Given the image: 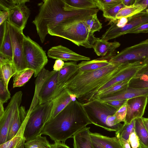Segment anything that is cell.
<instances>
[{"instance_id": "obj_35", "label": "cell", "mask_w": 148, "mask_h": 148, "mask_svg": "<svg viewBox=\"0 0 148 148\" xmlns=\"http://www.w3.org/2000/svg\"><path fill=\"white\" fill-rule=\"evenodd\" d=\"M135 130V120H133L129 123H124L122 126L115 132V136L118 138H122L128 141L130 135Z\"/></svg>"}, {"instance_id": "obj_3", "label": "cell", "mask_w": 148, "mask_h": 148, "mask_svg": "<svg viewBox=\"0 0 148 148\" xmlns=\"http://www.w3.org/2000/svg\"><path fill=\"white\" fill-rule=\"evenodd\" d=\"M38 14L32 23L35 25L41 42L43 43L48 30L58 23L75 16L97 13V9L67 11L63 0H44L40 4Z\"/></svg>"}, {"instance_id": "obj_49", "label": "cell", "mask_w": 148, "mask_h": 148, "mask_svg": "<svg viewBox=\"0 0 148 148\" xmlns=\"http://www.w3.org/2000/svg\"><path fill=\"white\" fill-rule=\"evenodd\" d=\"M143 75L148 76V64H146L141 68L138 72L135 77H139Z\"/></svg>"}, {"instance_id": "obj_26", "label": "cell", "mask_w": 148, "mask_h": 148, "mask_svg": "<svg viewBox=\"0 0 148 148\" xmlns=\"http://www.w3.org/2000/svg\"><path fill=\"white\" fill-rule=\"evenodd\" d=\"M142 118L134 119L135 131L139 141L138 148H148V132Z\"/></svg>"}, {"instance_id": "obj_47", "label": "cell", "mask_w": 148, "mask_h": 148, "mask_svg": "<svg viewBox=\"0 0 148 148\" xmlns=\"http://www.w3.org/2000/svg\"><path fill=\"white\" fill-rule=\"evenodd\" d=\"M128 22V18L123 17L117 19L116 21V24L117 27L122 28L124 27Z\"/></svg>"}, {"instance_id": "obj_23", "label": "cell", "mask_w": 148, "mask_h": 148, "mask_svg": "<svg viewBox=\"0 0 148 148\" xmlns=\"http://www.w3.org/2000/svg\"><path fill=\"white\" fill-rule=\"evenodd\" d=\"M52 100L53 108L50 120L55 117L71 101L69 93L65 89Z\"/></svg>"}, {"instance_id": "obj_53", "label": "cell", "mask_w": 148, "mask_h": 148, "mask_svg": "<svg viewBox=\"0 0 148 148\" xmlns=\"http://www.w3.org/2000/svg\"><path fill=\"white\" fill-rule=\"evenodd\" d=\"M134 4L146 6L148 8V0H135Z\"/></svg>"}, {"instance_id": "obj_30", "label": "cell", "mask_w": 148, "mask_h": 148, "mask_svg": "<svg viewBox=\"0 0 148 148\" xmlns=\"http://www.w3.org/2000/svg\"><path fill=\"white\" fill-rule=\"evenodd\" d=\"M23 130L22 126L14 138L0 144V148H25V143L26 141L23 135Z\"/></svg>"}, {"instance_id": "obj_31", "label": "cell", "mask_w": 148, "mask_h": 148, "mask_svg": "<svg viewBox=\"0 0 148 148\" xmlns=\"http://www.w3.org/2000/svg\"><path fill=\"white\" fill-rule=\"evenodd\" d=\"M0 77L5 86L8 88L10 79L16 73V69L13 63L8 64L0 67Z\"/></svg>"}, {"instance_id": "obj_38", "label": "cell", "mask_w": 148, "mask_h": 148, "mask_svg": "<svg viewBox=\"0 0 148 148\" xmlns=\"http://www.w3.org/2000/svg\"><path fill=\"white\" fill-rule=\"evenodd\" d=\"M125 7L122 3L112 8L103 12V15L105 18L110 19L111 21L115 22L117 20L116 18V14Z\"/></svg>"}, {"instance_id": "obj_16", "label": "cell", "mask_w": 148, "mask_h": 148, "mask_svg": "<svg viewBox=\"0 0 148 148\" xmlns=\"http://www.w3.org/2000/svg\"><path fill=\"white\" fill-rule=\"evenodd\" d=\"M58 71L56 72L45 82L40 92L39 104L52 100L58 85L57 77Z\"/></svg>"}, {"instance_id": "obj_46", "label": "cell", "mask_w": 148, "mask_h": 148, "mask_svg": "<svg viewBox=\"0 0 148 148\" xmlns=\"http://www.w3.org/2000/svg\"><path fill=\"white\" fill-rule=\"evenodd\" d=\"M64 64V61L60 59H57L55 62L53 66L54 71L57 72L60 71L63 67Z\"/></svg>"}, {"instance_id": "obj_42", "label": "cell", "mask_w": 148, "mask_h": 148, "mask_svg": "<svg viewBox=\"0 0 148 148\" xmlns=\"http://www.w3.org/2000/svg\"><path fill=\"white\" fill-rule=\"evenodd\" d=\"M128 142L132 148H138L140 145L139 141L135 130L130 135Z\"/></svg>"}, {"instance_id": "obj_52", "label": "cell", "mask_w": 148, "mask_h": 148, "mask_svg": "<svg viewBox=\"0 0 148 148\" xmlns=\"http://www.w3.org/2000/svg\"><path fill=\"white\" fill-rule=\"evenodd\" d=\"M135 0H122V3L125 6H128L133 5Z\"/></svg>"}, {"instance_id": "obj_40", "label": "cell", "mask_w": 148, "mask_h": 148, "mask_svg": "<svg viewBox=\"0 0 148 148\" xmlns=\"http://www.w3.org/2000/svg\"><path fill=\"white\" fill-rule=\"evenodd\" d=\"M10 93L4 85L2 80L0 79V102L3 103H6L11 98Z\"/></svg>"}, {"instance_id": "obj_43", "label": "cell", "mask_w": 148, "mask_h": 148, "mask_svg": "<svg viewBox=\"0 0 148 148\" xmlns=\"http://www.w3.org/2000/svg\"><path fill=\"white\" fill-rule=\"evenodd\" d=\"M148 32V22L143 24L129 32L128 34H138Z\"/></svg>"}, {"instance_id": "obj_10", "label": "cell", "mask_w": 148, "mask_h": 148, "mask_svg": "<svg viewBox=\"0 0 148 148\" xmlns=\"http://www.w3.org/2000/svg\"><path fill=\"white\" fill-rule=\"evenodd\" d=\"M8 22L12 45L13 63L17 74L28 69L24 52L23 42L25 35L23 31Z\"/></svg>"}, {"instance_id": "obj_45", "label": "cell", "mask_w": 148, "mask_h": 148, "mask_svg": "<svg viewBox=\"0 0 148 148\" xmlns=\"http://www.w3.org/2000/svg\"><path fill=\"white\" fill-rule=\"evenodd\" d=\"M11 63H13L12 60L0 53V67Z\"/></svg>"}, {"instance_id": "obj_48", "label": "cell", "mask_w": 148, "mask_h": 148, "mask_svg": "<svg viewBox=\"0 0 148 148\" xmlns=\"http://www.w3.org/2000/svg\"><path fill=\"white\" fill-rule=\"evenodd\" d=\"M9 13L8 11L0 10V25L2 24L8 17Z\"/></svg>"}, {"instance_id": "obj_54", "label": "cell", "mask_w": 148, "mask_h": 148, "mask_svg": "<svg viewBox=\"0 0 148 148\" xmlns=\"http://www.w3.org/2000/svg\"><path fill=\"white\" fill-rule=\"evenodd\" d=\"M3 104V103L0 102V117L3 115L5 111Z\"/></svg>"}, {"instance_id": "obj_4", "label": "cell", "mask_w": 148, "mask_h": 148, "mask_svg": "<svg viewBox=\"0 0 148 148\" xmlns=\"http://www.w3.org/2000/svg\"><path fill=\"white\" fill-rule=\"evenodd\" d=\"M94 14L78 16L64 20L48 30V34L69 40L78 46L92 48L97 38L89 32L84 21Z\"/></svg>"}, {"instance_id": "obj_27", "label": "cell", "mask_w": 148, "mask_h": 148, "mask_svg": "<svg viewBox=\"0 0 148 148\" xmlns=\"http://www.w3.org/2000/svg\"><path fill=\"white\" fill-rule=\"evenodd\" d=\"M111 64L104 59H95L91 60L82 61L78 64V70L86 71H94L107 66Z\"/></svg>"}, {"instance_id": "obj_29", "label": "cell", "mask_w": 148, "mask_h": 148, "mask_svg": "<svg viewBox=\"0 0 148 148\" xmlns=\"http://www.w3.org/2000/svg\"><path fill=\"white\" fill-rule=\"evenodd\" d=\"M130 80L121 82L114 85L99 94L95 95L92 100L95 99H100L118 93L122 90L128 86V83Z\"/></svg>"}, {"instance_id": "obj_24", "label": "cell", "mask_w": 148, "mask_h": 148, "mask_svg": "<svg viewBox=\"0 0 148 148\" xmlns=\"http://www.w3.org/2000/svg\"><path fill=\"white\" fill-rule=\"evenodd\" d=\"M4 33L0 42V53L13 60L12 41L7 20L4 23Z\"/></svg>"}, {"instance_id": "obj_22", "label": "cell", "mask_w": 148, "mask_h": 148, "mask_svg": "<svg viewBox=\"0 0 148 148\" xmlns=\"http://www.w3.org/2000/svg\"><path fill=\"white\" fill-rule=\"evenodd\" d=\"M90 128L85 127L73 136V148H94L90 135Z\"/></svg>"}, {"instance_id": "obj_8", "label": "cell", "mask_w": 148, "mask_h": 148, "mask_svg": "<svg viewBox=\"0 0 148 148\" xmlns=\"http://www.w3.org/2000/svg\"><path fill=\"white\" fill-rule=\"evenodd\" d=\"M83 106L92 124L111 131L106 120L108 116L115 114L116 108L97 99L83 103Z\"/></svg>"}, {"instance_id": "obj_34", "label": "cell", "mask_w": 148, "mask_h": 148, "mask_svg": "<svg viewBox=\"0 0 148 148\" xmlns=\"http://www.w3.org/2000/svg\"><path fill=\"white\" fill-rule=\"evenodd\" d=\"M22 125V123L19 109L16 112L11 122L9 130L7 141L12 138L17 134L21 129Z\"/></svg>"}, {"instance_id": "obj_5", "label": "cell", "mask_w": 148, "mask_h": 148, "mask_svg": "<svg viewBox=\"0 0 148 148\" xmlns=\"http://www.w3.org/2000/svg\"><path fill=\"white\" fill-rule=\"evenodd\" d=\"M53 101L38 104L22 124L23 135L26 140H32L40 134L45 125L51 119Z\"/></svg>"}, {"instance_id": "obj_37", "label": "cell", "mask_w": 148, "mask_h": 148, "mask_svg": "<svg viewBox=\"0 0 148 148\" xmlns=\"http://www.w3.org/2000/svg\"><path fill=\"white\" fill-rule=\"evenodd\" d=\"M95 1L97 8L103 12L122 3V0H95Z\"/></svg>"}, {"instance_id": "obj_28", "label": "cell", "mask_w": 148, "mask_h": 148, "mask_svg": "<svg viewBox=\"0 0 148 148\" xmlns=\"http://www.w3.org/2000/svg\"><path fill=\"white\" fill-rule=\"evenodd\" d=\"M147 8L146 6L134 4L128 6H125L118 12L116 16L117 19L122 17L129 18L140 13Z\"/></svg>"}, {"instance_id": "obj_17", "label": "cell", "mask_w": 148, "mask_h": 148, "mask_svg": "<svg viewBox=\"0 0 148 148\" xmlns=\"http://www.w3.org/2000/svg\"><path fill=\"white\" fill-rule=\"evenodd\" d=\"M117 42H109L107 41L97 38L92 45V48L97 55L110 58L114 56L116 49L120 46Z\"/></svg>"}, {"instance_id": "obj_20", "label": "cell", "mask_w": 148, "mask_h": 148, "mask_svg": "<svg viewBox=\"0 0 148 148\" xmlns=\"http://www.w3.org/2000/svg\"><path fill=\"white\" fill-rule=\"evenodd\" d=\"M141 96H148V89L136 88L127 86L115 95L98 99L101 101L128 100Z\"/></svg>"}, {"instance_id": "obj_2", "label": "cell", "mask_w": 148, "mask_h": 148, "mask_svg": "<svg viewBox=\"0 0 148 148\" xmlns=\"http://www.w3.org/2000/svg\"><path fill=\"white\" fill-rule=\"evenodd\" d=\"M92 124L83 106L76 100L71 101L45 125L41 135L49 136L54 142L64 143L78 132Z\"/></svg>"}, {"instance_id": "obj_14", "label": "cell", "mask_w": 148, "mask_h": 148, "mask_svg": "<svg viewBox=\"0 0 148 148\" xmlns=\"http://www.w3.org/2000/svg\"><path fill=\"white\" fill-rule=\"evenodd\" d=\"M148 101V96H141L128 100L127 114L124 123H129L133 120L142 118Z\"/></svg>"}, {"instance_id": "obj_32", "label": "cell", "mask_w": 148, "mask_h": 148, "mask_svg": "<svg viewBox=\"0 0 148 148\" xmlns=\"http://www.w3.org/2000/svg\"><path fill=\"white\" fill-rule=\"evenodd\" d=\"M34 71L27 69L15 75L13 77V88L20 87L24 85L31 78Z\"/></svg>"}, {"instance_id": "obj_57", "label": "cell", "mask_w": 148, "mask_h": 148, "mask_svg": "<svg viewBox=\"0 0 148 148\" xmlns=\"http://www.w3.org/2000/svg\"><path fill=\"white\" fill-rule=\"evenodd\" d=\"M143 63L145 64H148V57L142 61Z\"/></svg>"}, {"instance_id": "obj_19", "label": "cell", "mask_w": 148, "mask_h": 148, "mask_svg": "<svg viewBox=\"0 0 148 148\" xmlns=\"http://www.w3.org/2000/svg\"><path fill=\"white\" fill-rule=\"evenodd\" d=\"M56 71H50L44 68L38 75L35 81L34 95L30 107L27 112V118L34 108L39 104L38 96L41 89L45 81Z\"/></svg>"}, {"instance_id": "obj_13", "label": "cell", "mask_w": 148, "mask_h": 148, "mask_svg": "<svg viewBox=\"0 0 148 148\" xmlns=\"http://www.w3.org/2000/svg\"><path fill=\"white\" fill-rule=\"evenodd\" d=\"M145 65V64H144L142 61L126 63L119 73L99 89L95 95L118 83L130 80L135 77L138 72Z\"/></svg>"}, {"instance_id": "obj_21", "label": "cell", "mask_w": 148, "mask_h": 148, "mask_svg": "<svg viewBox=\"0 0 148 148\" xmlns=\"http://www.w3.org/2000/svg\"><path fill=\"white\" fill-rule=\"evenodd\" d=\"M78 69L76 62L70 61L65 62L63 67L58 71L56 88L63 85L77 72Z\"/></svg>"}, {"instance_id": "obj_18", "label": "cell", "mask_w": 148, "mask_h": 148, "mask_svg": "<svg viewBox=\"0 0 148 148\" xmlns=\"http://www.w3.org/2000/svg\"><path fill=\"white\" fill-rule=\"evenodd\" d=\"M90 135L94 148H123L116 136L110 137L97 133L90 132Z\"/></svg>"}, {"instance_id": "obj_41", "label": "cell", "mask_w": 148, "mask_h": 148, "mask_svg": "<svg viewBox=\"0 0 148 148\" xmlns=\"http://www.w3.org/2000/svg\"><path fill=\"white\" fill-rule=\"evenodd\" d=\"M126 102L114 114L118 121L125 122L127 111Z\"/></svg>"}, {"instance_id": "obj_33", "label": "cell", "mask_w": 148, "mask_h": 148, "mask_svg": "<svg viewBox=\"0 0 148 148\" xmlns=\"http://www.w3.org/2000/svg\"><path fill=\"white\" fill-rule=\"evenodd\" d=\"M41 135H39L32 140L26 141L25 148H51V144L46 137Z\"/></svg>"}, {"instance_id": "obj_6", "label": "cell", "mask_w": 148, "mask_h": 148, "mask_svg": "<svg viewBox=\"0 0 148 148\" xmlns=\"http://www.w3.org/2000/svg\"><path fill=\"white\" fill-rule=\"evenodd\" d=\"M29 0H0V10L8 11L7 21L23 31L25 27L30 11L25 3Z\"/></svg>"}, {"instance_id": "obj_15", "label": "cell", "mask_w": 148, "mask_h": 148, "mask_svg": "<svg viewBox=\"0 0 148 148\" xmlns=\"http://www.w3.org/2000/svg\"><path fill=\"white\" fill-rule=\"evenodd\" d=\"M47 54L50 58L63 61L76 62L90 60V58L80 55L60 45L51 47L48 50Z\"/></svg>"}, {"instance_id": "obj_11", "label": "cell", "mask_w": 148, "mask_h": 148, "mask_svg": "<svg viewBox=\"0 0 148 148\" xmlns=\"http://www.w3.org/2000/svg\"><path fill=\"white\" fill-rule=\"evenodd\" d=\"M128 22L123 27H117L116 21H111L110 26L103 34L102 40H108L127 34L128 32L148 22V13L142 11L134 16L128 18Z\"/></svg>"}, {"instance_id": "obj_58", "label": "cell", "mask_w": 148, "mask_h": 148, "mask_svg": "<svg viewBox=\"0 0 148 148\" xmlns=\"http://www.w3.org/2000/svg\"><path fill=\"white\" fill-rule=\"evenodd\" d=\"M143 11L148 13V8L145 9V10H144Z\"/></svg>"}, {"instance_id": "obj_56", "label": "cell", "mask_w": 148, "mask_h": 148, "mask_svg": "<svg viewBox=\"0 0 148 148\" xmlns=\"http://www.w3.org/2000/svg\"><path fill=\"white\" fill-rule=\"evenodd\" d=\"M70 96L71 101H74L76 100V96L75 95L73 94H70Z\"/></svg>"}, {"instance_id": "obj_44", "label": "cell", "mask_w": 148, "mask_h": 148, "mask_svg": "<svg viewBox=\"0 0 148 148\" xmlns=\"http://www.w3.org/2000/svg\"><path fill=\"white\" fill-rule=\"evenodd\" d=\"M127 100H115L102 101L114 107L118 110L127 102Z\"/></svg>"}, {"instance_id": "obj_36", "label": "cell", "mask_w": 148, "mask_h": 148, "mask_svg": "<svg viewBox=\"0 0 148 148\" xmlns=\"http://www.w3.org/2000/svg\"><path fill=\"white\" fill-rule=\"evenodd\" d=\"M128 86L136 88L148 89V76L143 75L131 78Z\"/></svg>"}, {"instance_id": "obj_1", "label": "cell", "mask_w": 148, "mask_h": 148, "mask_svg": "<svg viewBox=\"0 0 148 148\" xmlns=\"http://www.w3.org/2000/svg\"><path fill=\"white\" fill-rule=\"evenodd\" d=\"M127 63L109 65L90 71H78L68 81L57 88L55 95L64 89L75 95L78 100L84 103L92 100L98 90L116 76Z\"/></svg>"}, {"instance_id": "obj_25", "label": "cell", "mask_w": 148, "mask_h": 148, "mask_svg": "<svg viewBox=\"0 0 148 148\" xmlns=\"http://www.w3.org/2000/svg\"><path fill=\"white\" fill-rule=\"evenodd\" d=\"M63 1L64 3V9L67 11H72L73 9L97 8L95 0H63Z\"/></svg>"}, {"instance_id": "obj_50", "label": "cell", "mask_w": 148, "mask_h": 148, "mask_svg": "<svg viewBox=\"0 0 148 148\" xmlns=\"http://www.w3.org/2000/svg\"><path fill=\"white\" fill-rule=\"evenodd\" d=\"M51 148H70L65 144L61 142L55 141L53 144H51Z\"/></svg>"}, {"instance_id": "obj_12", "label": "cell", "mask_w": 148, "mask_h": 148, "mask_svg": "<svg viewBox=\"0 0 148 148\" xmlns=\"http://www.w3.org/2000/svg\"><path fill=\"white\" fill-rule=\"evenodd\" d=\"M23 93L21 91L16 92L12 96L0 117V144L7 141L9 127L15 115L19 109L22 102Z\"/></svg>"}, {"instance_id": "obj_55", "label": "cell", "mask_w": 148, "mask_h": 148, "mask_svg": "<svg viewBox=\"0 0 148 148\" xmlns=\"http://www.w3.org/2000/svg\"><path fill=\"white\" fill-rule=\"evenodd\" d=\"M142 118L144 125L148 132V118H145L143 117H142Z\"/></svg>"}, {"instance_id": "obj_51", "label": "cell", "mask_w": 148, "mask_h": 148, "mask_svg": "<svg viewBox=\"0 0 148 148\" xmlns=\"http://www.w3.org/2000/svg\"><path fill=\"white\" fill-rule=\"evenodd\" d=\"M118 139L123 148H131L128 141L122 138H119Z\"/></svg>"}, {"instance_id": "obj_9", "label": "cell", "mask_w": 148, "mask_h": 148, "mask_svg": "<svg viewBox=\"0 0 148 148\" xmlns=\"http://www.w3.org/2000/svg\"><path fill=\"white\" fill-rule=\"evenodd\" d=\"M148 57V39L126 48L110 58L111 64H120L137 61H143Z\"/></svg>"}, {"instance_id": "obj_7", "label": "cell", "mask_w": 148, "mask_h": 148, "mask_svg": "<svg viewBox=\"0 0 148 148\" xmlns=\"http://www.w3.org/2000/svg\"><path fill=\"white\" fill-rule=\"evenodd\" d=\"M23 48L28 69L34 71V77H36L48 62L45 52L28 36H24Z\"/></svg>"}, {"instance_id": "obj_39", "label": "cell", "mask_w": 148, "mask_h": 148, "mask_svg": "<svg viewBox=\"0 0 148 148\" xmlns=\"http://www.w3.org/2000/svg\"><path fill=\"white\" fill-rule=\"evenodd\" d=\"M97 14H94L90 21L88 27L90 33L94 34L95 32L99 31L102 28V24L97 17Z\"/></svg>"}]
</instances>
